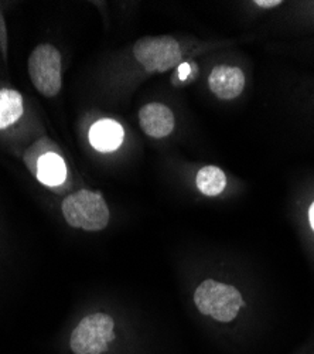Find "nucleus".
<instances>
[{"instance_id": "f03ea898", "label": "nucleus", "mask_w": 314, "mask_h": 354, "mask_svg": "<svg viewBox=\"0 0 314 354\" xmlns=\"http://www.w3.org/2000/svg\"><path fill=\"white\" fill-rule=\"evenodd\" d=\"M61 210L68 225L85 231H102L110 217L104 197L85 189L66 197Z\"/></svg>"}, {"instance_id": "20e7f679", "label": "nucleus", "mask_w": 314, "mask_h": 354, "mask_svg": "<svg viewBox=\"0 0 314 354\" xmlns=\"http://www.w3.org/2000/svg\"><path fill=\"white\" fill-rule=\"evenodd\" d=\"M136 60L148 73H167L180 66V44L171 36L141 37L133 46Z\"/></svg>"}, {"instance_id": "39448f33", "label": "nucleus", "mask_w": 314, "mask_h": 354, "mask_svg": "<svg viewBox=\"0 0 314 354\" xmlns=\"http://www.w3.org/2000/svg\"><path fill=\"white\" fill-rule=\"evenodd\" d=\"M28 75L44 97H55L61 90V54L51 44L37 46L28 57Z\"/></svg>"}, {"instance_id": "1a4fd4ad", "label": "nucleus", "mask_w": 314, "mask_h": 354, "mask_svg": "<svg viewBox=\"0 0 314 354\" xmlns=\"http://www.w3.org/2000/svg\"><path fill=\"white\" fill-rule=\"evenodd\" d=\"M36 176L43 185L48 187L60 186L67 177V166L64 159L54 152L41 156L37 162Z\"/></svg>"}, {"instance_id": "6e6552de", "label": "nucleus", "mask_w": 314, "mask_h": 354, "mask_svg": "<svg viewBox=\"0 0 314 354\" xmlns=\"http://www.w3.org/2000/svg\"><path fill=\"white\" fill-rule=\"evenodd\" d=\"M90 143L95 151L108 153L117 151L122 145L125 131L122 125L113 120H101L90 129Z\"/></svg>"}, {"instance_id": "f257e3e1", "label": "nucleus", "mask_w": 314, "mask_h": 354, "mask_svg": "<svg viewBox=\"0 0 314 354\" xmlns=\"http://www.w3.org/2000/svg\"><path fill=\"white\" fill-rule=\"evenodd\" d=\"M194 304L199 313L222 323L233 322L245 305L237 288L214 279H206L199 283L194 292Z\"/></svg>"}, {"instance_id": "9b49d317", "label": "nucleus", "mask_w": 314, "mask_h": 354, "mask_svg": "<svg viewBox=\"0 0 314 354\" xmlns=\"http://www.w3.org/2000/svg\"><path fill=\"white\" fill-rule=\"evenodd\" d=\"M195 183L203 194L214 197L224 192L226 186V176L217 166H206L198 171Z\"/></svg>"}, {"instance_id": "7ed1b4c3", "label": "nucleus", "mask_w": 314, "mask_h": 354, "mask_svg": "<svg viewBox=\"0 0 314 354\" xmlns=\"http://www.w3.org/2000/svg\"><path fill=\"white\" fill-rule=\"evenodd\" d=\"M115 320L106 313H91L85 316L70 337L74 354H104L109 343L115 340Z\"/></svg>"}, {"instance_id": "423d86ee", "label": "nucleus", "mask_w": 314, "mask_h": 354, "mask_svg": "<svg viewBox=\"0 0 314 354\" xmlns=\"http://www.w3.org/2000/svg\"><path fill=\"white\" fill-rule=\"evenodd\" d=\"M139 124L146 135L161 139L175 129V115L163 104H148L139 112Z\"/></svg>"}, {"instance_id": "ddd939ff", "label": "nucleus", "mask_w": 314, "mask_h": 354, "mask_svg": "<svg viewBox=\"0 0 314 354\" xmlns=\"http://www.w3.org/2000/svg\"><path fill=\"white\" fill-rule=\"evenodd\" d=\"M255 5L259 8H264V9H271V8H276V6L282 5V2L280 0H256Z\"/></svg>"}, {"instance_id": "9d476101", "label": "nucleus", "mask_w": 314, "mask_h": 354, "mask_svg": "<svg viewBox=\"0 0 314 354\" xmlns=\"http://www.w3.org/2000/svg\"><path fill=\"white\" fill-rule=\"evenodd\" d=\"M24 112L23 97L14 90H0V129L13 125Z\"/></svg>"}, {"instance_id": "4468645a", "label": "nucleus", "mask_w": 314, "mask_h": 354, "mask_svg": "<svg viewBox=\"0 0 314 354\" xmlns=\"http://www.w3.org/2000/svg\"><path fill=\"white\" fill-rule=\"evenodd\" d=\"M308 218H310V224H311V227H313V230H314V203L311 204V207H310Z\"/></svg>"}, {"instance_id": "f8f14e48", "label": "nucleus", "mask_w": 314, "mask_h": 354, "mask_svg": "<svg viewBox=\"0 0 314 354\" xmlns=\"http://www.w3.org/2000/svg\"><path fill=\"white\" fill-rule=\"evenodd\" d=\"M195 73H197V66L195 64H193V63H183L177 68V78L181 82H187V81L194 78Z\"/></svg>"}, {"instance_id": "0eeeda50", "label": "nucleus", "mask_w": 314, "mask_h": 354, "mask_svg": "<svg viewBox=\"0 0 314 354\" xmlns=\"http://www.w3.org/2000/svg\"><path fill=\"white\" fill-rule=\"evenodd\" d=\"M208 84L219 100H234L241 95L245 86V75L237 67L217 66L210 74Z\"/></svg>"}]
</instances>
